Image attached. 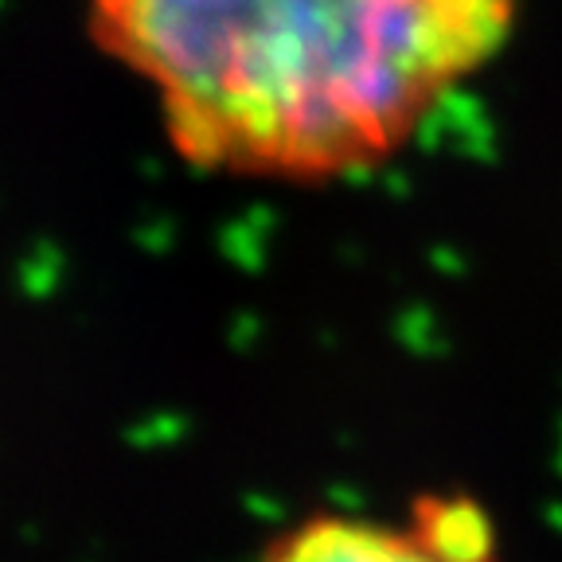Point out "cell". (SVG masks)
I'll use <instances>...</instances> for the list:
<instances>
[{"label": "cell", "instance_id": "obj_1", "mask_svg": "<svg viewBox=\"0 0 562 562\" xmlns=\"http://www.w3.org/2000/svg\"><path fill=\"white\" fill-rule=\"evenodd\" d=\"M172 149L238 180L328 184L391 160L501 55L516 0H87Z\"/></svg>", "mask_w": 562, "mask_h": 562}, {"label": "cell", "instance_id": "obj_2", "mask_svg": "<svg viewBox=\"0 0 562 562\" xmlns=\"http://www.w3.org/2000/svg\"><path fill=\"white\" fill-rule=\"evenodd\" d=\"M266 562H504L488 512L469 496H418L403 519L308 516Z\"/></svg>", "mask_w": 562, "mask_h": 562}]
</instances>
